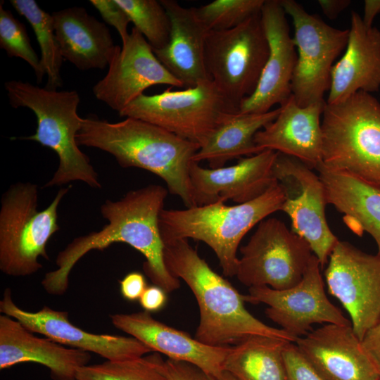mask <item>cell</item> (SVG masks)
Masks as SVG:
<instances>
[{
    "instance_id": "8d00e7d4",
    "label": "cell",
    "mask_w": 380,
    "mask_h": 380,
    "mask_svg": "<svg viewBox=\"0 0 380 380\" xmlns=\"http://www.w3.org/2000/svg\"><path fill=\"white\" fill-rule=\"evenodd\" d=\"M146 288L145 277L139 272H129L120 281L121 295L129 301L139 300Z\"/></svg>"
},
{
    "instance_id": "2e32d148",
    "label": "cell",
    "mask_w": 380,
    "mask_h": 380,
    "mask_svg": "<svg viewBox=\"0 0 380 380\" xmlns=\"http://www.w3.org/2000/svg\"><path fill=\"white\" fill-rule=\"evenodd\" d=\"M0 312L15 319L32 333L40 334L61 345L94 353L107 360L134 359L153 352L132 336L96 334L84 331L72 324L65 311L55 310L49 306L37 312L24 310L13 302L9 288L5 289L0 301Z\"/></svg>"
},
{
    "instance_id": "1f68e13d",
    "label": "cell",
    "mask_w": 380,
    "mask_h": 380,
    "mask_svg": "<svg viewBox=\"0 0 380 380\" xmlns=\"http://www.w3.org/2000/svg\"><path fill=\"white\" fill-rule=\"evenodd\" d=\"M265 0H215L198 8L195 15L208 31H223L237 27L260 13Z\"/></svg>"
},
{
    "instance_id": "9a60e30c",
    "label": "cell",
    "mask_w": 380,
    "mask_h": 380,
    "mask_svg": "<svg viewBox=\"0 0 380 380\" xmlns=\"http://www.w3.org/2000/svg\"><path fill=\"white\" fill-rule=\"evenodd\" d=\"M108 67L106 76L94 85L92 91L96 99L118 113L153 85L184 87L159 61L134 27Z\"/></svg>"
},
{
    "instance_id": "f546056e",
    "label": "cell",
    "mask_w": 380,
    "mask_h": 380,
    "mask_svg": "<svg viewBox=\"0 0 380 380\" xmlns=\"http://www.w3.org/2000/svg\"><path fill=\"white\" fill-rule=\"evenodd\" d=\"M164 360L156 352L145 357L86 365L80 368L77 380H169Z\"/></svg>"
},
{
    "instance_id": "8fae6325",
    "label": "cell",
    "mask_w": 380,
    "mask_h": 380,
    "mask_svg": "<svg viewBox=\"0 0 380 380\" xmlns=\"http://www.w3.org/2000/svg\"><path fill=\"white\" fill-rule=\"evenodd\" d=\"M240 251L239 281L249 288L266 286L276 290L298 284L313 255L303 238L275 217L262 220Z\"/></svg>"
},
{
    "instance_id": "5b68a950",
    "label": "cell",
    "mask_w": 380,
    "mask_h": 380,
    "mask_svg": "<svg viewBox=\"0 0 380 380\" xmlns=\"http://www.w3.org/2000/svg\"><path fill=\"white\" fill-rule=\"evenodd\" d=\"M284 196L276 180L259 197L236 205L223 202L163 209L159 228L163 243L192 239L206 243L215 253L224 275L236 276L238 247L243 236L270 215L281 210Z\"/></svg>"
},
{
    "instance_id": "44dd1931",
    "label": "cell",
    "mask_w": 380,
    "mask_h": 380,
    "mask_svg": "<svg viewBox=\"0 0 380 380\" xmlns=\"http://www.w3.org/2000/svg\"><path fill=\"white\" fill-rule=\"evenodd\" d=\"M325 105L300 106L291 94L280 106L277 117L255 134V145L261 151L294 157L316 170L322 163L321 117Z\"/></svg>"
},
{
    "instance_id": "f35d334b",
    "label": "cell",
    "mask_w": 380,
    "mask_h": 380,
    "mask_svg": "<svg viewBox=\"0 0 380 380\" xmlns=\"http://www.w3.org/2000/svg\"><path fill=\"white\" fill-rule=\"evenodd\" d=\"M139 300L144 311L150 313L158 312L167 303L166 292L156 285L147 286Z\"/></svg>"
},
{
    "instance_id": "30bf717a",
    "label": "cell",
    "mask_w": 380,
    "mask_h": 380,
    "mask_svg": "<svg viewBox=\"0 0 380 380\" xmlns=\"http://www.w3.org/2000/svg\"><path fill=\"white\" fill-rule=\"evenodd\" d=\"M279 1L294 27L293 41L297 61L291 94L300 106L324 103L334 63L346 47L349 30L330 26L318 16L308 13L294 0Z\"/></svg>"
},
{
    "instance_id": "d6a6232c",
    "label": "cell",
    "mask_w": 380,
    "mask_h": 380,
    "mask_svg": "<svg viewBox=\"0 0 380 380\" xmlns=\"http://www.w3.org/2000/svg\"><path fill=\"white\" fill-rule=\"evenodd\" d=\"M0 3V47L8 57H18L26 61L33 69L37 82L40 83L45 75L41 60L33 49L26 30L20 21L10 10Z\"/></svg>"
},
{
    "instance_id": "7c38bea8",
    "label": "cell",
    "mask_w": 380,
    "mask_h": 380,
    "mask_svg": "<svg viewBox=\"0 0 380 380\" xmlns=\"http://www.w3.org/2000/svg\"><path fill=\"white\" fill-rule=\"evenodd\" d=\"M272 172L284 196L281 211L289 217L291 229L308 243L324 267L338 239L327 220L328 203L321 178L300 160L279 152Z\"/></svg>"
},
{
    "instance_id": "484cf974",
    "label": "cell",
    "mask_w": 380,
    "mask_h": 380,
    "mask_svg": "<svg viewBox=\"0 0 380 380\" xmlns=\"http://www.w3.org/2000/svg\"><path fill=\"white\" fill-rule=\"evenodd\" d=\"M316 170L324 184L327 203L343 215L344 223L353 233L369 234L380 254V187L322 165Z\"/></svg>"
},
{
    "instance_id": "83f0119b",
    "label": "cell",
    "mask_w": 380,
    "mask_h": 380,
    "mask_svg": "<svg viewBox=\"0 0 380 380\" xmlns=\"http://www.w3.org/2000/svg\"><path fill=\"white\" fill-rule=\"evenodd\" d=\"M290 342L255 336L231 346L223 371L236 380H286L284 350Z\"/></svg>"
},
{
    "instance_id": "7a4b0ae2",
    "label": "cell",
    "mask_w": 380,
    "mask_h": 380,
    "mask_svg": "<svg viewBox=\"0 0 380 380\" xmlns=\"http://www.w3.org/2000/svg\"><path fill=\"white\" fill-rule=\"evenodd\" d=\"M76 139L79 146L108 153L122 167L141 168L158 176L186 208L195 206L189 167L199 144L132 118L116 122L82 118Z\"/></svg>"
},
{
    "instance_id": "f1b7e54d",
    "label": "cell",
    "mask_w": 380,
    "mask_h": 380,
    "mask_svg": "<svg viewBox=\"0 0 380 380\" xmlns=\"http://www.w3.org/2000/svg\"><path fill=\"white\" fill-rule=\"evenodd\" d=\"M15 11L30 24L41 51V65L47 75L45 88L57 90L63 84L61 69L63 61L57 40L52 14L42 9L34 0H11Z\"/></svg>"
},
{
    "instance_id": "60d3db41",
    "label": "cell",
    "mask_w": 380,
    "mask_h": 380,
    "mask_svg": "<svg viewBox=\"0 0 380 380\" xmlns=\"http://www.w3.org/2000/svg\"><path fill=\"white\" fill-rule=\"evenodd\" d=\"M380 13V0H365L362 21L368 27H372L374 18Z\"/></svg>"
},
{
    "instance_id": "836d02e7",
    "label": "cell",
    "mask_w": 380,
    "mask_h": 380,
    "mask_svg": "<svg viewBox=\"0 0 380 380\" xmlns=\"http://www.w3.org/2000/svg\"><path fill=\"white\" fill-rule=\"evenodd\" d=\"M283 355L286 380H325L300 353L295 343L286 344Z\"/></svg>"
},
{
    "instance_id": "e0dca14e",
    "label": "cell",
    "mask_w": 380,
    "mask_h": 380,
    "mask_svg": "<svg viewBox=\"0 0 380 380\" xmlns=\"http://www.w3.org/2000/svg\"><path fill=\"white\" fill-rule=\"evenodd\" d=\"M286 15L279 0L265 1L261 19L269 55L255 91L241 101L239 113H267L274 105H283L291 95L297 53Z\"/></svg>"
},
{
    "instance_id": "6da1fadb",
    "label": "cell",
    "mask_w": 380,
    "mask_h": 380,
    "mask_svg": "<svg viewBox=\"0 0 380 380\" xmlns=\"http://www.w3.org/2000/svg\"><path fill=\"white\" fill-rule=\"evenodd\" d=\"M167 192L163 186L149 184L130 190L118 200H106L101 206V213L108 223L97 232L75 238L58 253L57 268L46 273L42 280L46 292L64 294L77 262L91 251H103L115 243H127L145 257L143 269L154 285L166 293L177 289L180 282L165 265V245L159 228Z\"/></svg>"
},
{
    "instance_id": "4fadbf2b",
    "label": "cell",
    "mask_w": 380,
    "mask_h": 380,
    "mask_svg": "<svg viewBox=\"0 0 380 380\" xmlns=\"http://www.w3.org/2000/svg\"><path fill=\"white\" fill-rule=\"evenodd\" d=\"M329 293L348 313L362 341L380 320V254H369L338 240L324 272Z\"/></svg>"
},
{
    "instance_id": "b9f144b4",
    "label": "cell",
    "mask_w": 380,
    "mask_h": 380,
    "mask_svg": "<svg viewBox=\"0 0 380 380\" xmlns=\"http://www.w3.org/2000/svg\"><path fill=\"white\" fill-rule=\"evenodd\" d=\"M217 380H236L232 375L226 371H223L222 374L217 378Z\"/></svg>"
},
{
    "instance_id": "9c48e42d",
    "label": "cell",
    "mask_w": 380,
    "mask_h": 380,
    "mask_svg": "<svg viewBox=\"0 0 380 380\" xmlns=\"http://www.w3.org/2000/svg\"><path fill=\"white\" fill-rule=\"evenodd\" d=\"M269 55L261 12L237 27L209 31L205 66L217 87L238 108L255 91Z\"/></svg>"
},
{
    "instance_id": "8992f818",
    "label": "cell",
    "mask_w": 380,
    "mask_h": 380,
    "mask_svg": "<svg viewBox=\"0 0 380 380\" xmlns=\"http://www.w3.org/2000/svg\"><path fill=\"white\" fill-rule=\"evenodd\" d=\"M321 122L322 163L380 187V103L358 91L324 106Z\"/></svg>"
},
{
    "instance_id": "d6986e66",
    "label": "cell",
    "mask_w": 380,
    "mask_h": 380,
    "mask_svg": "<svg viewBox=\"0 0 380 380\" xmlns=\"http://www.w3.org/2000/svg\"><path fill=\"white\" fill-rule=\"evenodd\" d=\"M295 343L325 380H379L352 325L326 324Z\"/></svg>"
},
{
    "instance_id": "ffe728a7",
    "label": "cell",
    "mask_w": 380,
    "mask_h": 380,
    "mask_svg": "<svg viewBox=\"0 0 380 380\" xmlns=\"http://www.w3.org/2000/svg\"><path fill=\"white\" fill-rule=\"evenodd\" d=\"M115 327L169 359L194 365L216 379L223 372L230 347L204 344L189 334L154 319L146 311L110 315Z\"/></svg>"
},
{
    "instance_id": "ac0fdd59",
    "label": "cell",
    "mask_w": 380,
    "mask_h": 380,
    "mask_svg": "<svg viewBox=\"0 0 380 380\" xmlns=\"http://www.w3.org/2000/svg\"><path fill=\"white\" fill-rule=\"evenodd\" d=\"M277 151L265 149L234 165L205 168L192 161L189 178L195 206L232 200L243 203L263 194L274 183Z\"/></svg>"
},
{
    "instance_id": "ba28073f",
    "label": "cell",
    "mask_w": 380,
    "mask_h": 380,
    "mask_svg": "<svg viewBox=\"0 0 380 380\" xmlns=\"http://www.w3.org/2000/svg\"><path fill=\"white\" fill-rule=\"evenodd\" d=\"M118 113L163 128L201 147L217 127L239 113V108L208 80L184 90L144 94Z\"/></svg>"
},
{
    "instance_id": "ab89813d",
    "label": "cell",
    "mask_w": 380,
    "mask_h": 380,
    "mask_svg": "<svg viewBox=\"0 0 380 380\" xmlns=\"http://www.w3.org/2000/svg\"><path fill=\"white\" fill-rule=\"evenodd\" d=\"M321 10L325 16L334 20L350 4V0H318Z\"/></svg>"
},
{
    "instance_id": "e575fe53",
    "label": "cell",
    "mask_w": 380,
    "mask_h": 380,
    "mask_svg": "<svg viewBox=\"0 0 380 380\" xmlns=\"http://www.w3.org/2000/svg\"><path fill=\"white\" fill-rule=\"evenodd\" d=\"M89 2L99 12L103 20L116 29L122 43H125L129 37L127 27L131 20L116 0H91Z\"/></svg>"
},
{
    "instance_id": "277c9868",
    "label": "cell",
    "mask_w": 380,
    "mask_h": 380,
    "mask_svg": "<svg viewBox=\"0 0 380 380\" xmlns=\"http://www.w3.org/2000/svg\"><path fill=\"white\" fill-rule=\"evenodd\" d=\"M4 87L12 107L27 108L37 118L35 133L19 139L38 142L58 156V168L44 187L79 181L101 189L97 172L77 143L76 136L82 121L77 113L78 93L75 90H50L20 80L7 81Z\"/></svg>"
},
{
    "instance_id": "d590c367",
    "label": "cell",
    "mask_w": 380,
    "mask_h": 380,
    "mask_svg": "<svg viewBox=\"0 0 380 380\" xmlns=\"http://www.w3.org/2000/svg\"><path fill=\"white\" fill-rule=\"evenodd\" d=\"M169 380H217L197 366L189 362L167 359L163 363Z\"/></svg>"
},
{
    "instance_id": "5bb4252c",
    "label": "cell",
    "mask_w": 380,
    "mask_h": 380,
    "mask_svg": "<svg viewBox=\"0 0 380 380\" xmlns=\"http://www.w3.org/2000/svg\"><path fill=\"white\" fill-rule=\"evenodd\" d=\"M320 268L313 254L296 286L284 290L266 286L250 287L245 300L267 305L266 316L296 338L309 333L314 324L351 325L350 320L327 298Z\"/></svg>"
},
{
    "instance_id": "cb8c5ba5",
    "label": "cell",
    "mask_w": 380,
    "mask_h": 380,
    "mask_svg": "<svg viewBox=\"0 0 380 380\" xmlns=\"http://www.w3.org/2000/svg\"><path fill=\"white\" fill-rule=\"evenodd\" d=\"M171 22L167 44L153 50L165 68L184 87L210 80L205 66V45L209 32L198 19L193 7L184 8L175 0H160Z\"/></svg>"
},
{
    "instance_id": "74e56055",
    "label": "cell",
    "mask_w": 380,
    "mask_h": 380,
    "mask_svg": "<svg viewBox=\"0 0 380 380\" xmlns=\"http://www.w3.org/2000/svg\"><path fill=\"white\" fill-rule=\"evenodd\" d=\"M361 342L365 351L374 364L380 380V320L367 331Z\"/></svg>"
},
{
    "instance_id": "3957f363",
    "label": "cell",
    "mask_w": 380,
    "mask_h": 380,
    "mask_svg": "<svg viewBox=\"0 0 380 380\" xmlns=\"http://www.w3.org/2000/svg\"><path fill=\"white\" fill-rule=\"evenodd\" d=\"M164 260L170 272L183 279L194 295L200 319L195 338L211 346L230 347L255 336L295 343L296 338L281 329L270 327L244 305L245 296L216 273L187 239L164 243Z\"/></svg>"
},
{
    "instance_id": "4316f807",
    "label": "cell",
    "mask_w": 380,
    "mask_h": 380,
    "mask_svg": "<svg viewBox=\"0 0 380 380\" xmlns=\"http://www.w3.org/2000/svg\"><path fill=\"white\" fill-rule=\"evenodd\" d=\"M279 112L280 107L260 114L233 115L213 132L194 156L193 161H207L210 168H219L230 160L262 151L255 144V135L272 122Z\"/></svg>"
},
{
    "instance_id": "52a82bcc",
    "label": "cell",
    "mask_w": 380,
    "mask_h": 380,
    "mask_svg": "<svg viewBox=\"0 0 380 380\" xmlns=\"http://www.w3.org/2000/svg\"><path fill=\"white\" fill-rule=\"evenodd\" d=\"M72 186L61 188L51 203L38 210L39 188L31 182L11 184L4 193L0 209V270L11 277H26L49 260L46 247L60 229L58 208Z\"/></svg>"
},
{
    "instance_id": "4dcf8cb0",
    "label": "cell",
    "mask_w": 380,
    "mask_h": 380,
    "mask_svg": "<svg viewBox=\"0 0 380 380\" xmlns=\"http://www.w3.org/2000/svg\"><path fill=\"white\" fill-rule=\"evenodd\" d=\"M153 50L164 48L170 40L171 22L160 1L116 0Z\"/></svg>"
},
{
    "instance_id": "d4e9b609",
    "label": "cell",
    "mask_w": 380,
    "mask_h": 380,
    "mask_svg": "<svg viewBox=\"0 0 380 380\" xmlns=\"http://www.w3.org/2000/svg\"><path fill=\"white\" fill-rule=\"evenodd\" d=\"M63 60L80 70L104 69L120 46L115 45L107 26L84 8H68L52 13Z\"/></svg>"
},
{
    "instance_id": "7402d4cb",
    "label": "cell",
    "mask_w": 380,
    "mask_h": 380,
    "mask_svg": "<svg viewBox=\"0 0 380 380\" xmlns=\"http://www.w3.org/2000/svg\"><path fill=\"white\" fill-rule=\"evenodd\" d=\"M91 357L89 352L36 336L15 319L0 315L1 369L36 362L49 369L53 380H77L78 369L87 365Z\"/></svg>"
},
{
    "instance_id": "603a6c76",
    "label": "cell",
    "mask_w": 380,
    "mask_h": 380,
    "mask_svg": "<svg viewBox=\"0 0 380 380\" xmlns=\"http://www.w3.org/2000/svg\"><path fill=\"white\" fill-rule=\"evenodd\" d=\"M379 88L380 31L367 27L353 11L346 51L333 66L326 103H337L358 91L370 94Z\"/></svg>"
}]
</instances>
